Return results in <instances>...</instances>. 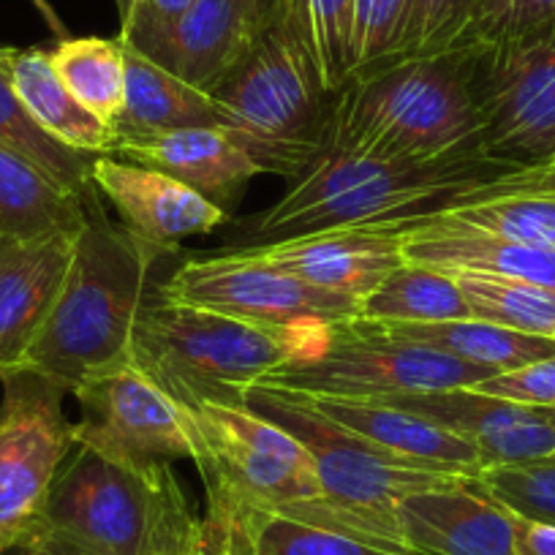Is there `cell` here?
<instances>
[{
	"label": "cell",
	"mask_w": 555,
	"mask_h": 555,
	"mask_svg": "<svg viewBox=\"0 0 555 555\" xmlns=\"http://www.w3.org/2000/svg\"><path fill=\"white\" fill-rule=\"evenodd\" d=\"M425 216L555 250V162L501 169Z\"/></svg>",
	"instance_id": "cell-22"
},
{
	"label": "cell",
	"mask_w": 555,
	"mask_h": 555,
	"mask_svg": "<svg viewBox=\"0 0 555 555\" xmlns=\"http://www.w3.org/2000/svg\"><path fill=\"white\" fill-rule=\"evenodd\" d=\"M398 528L411 555H517L512 512L474 477L405 495Z\"/></svg>",
	"instance_id": "cell-15"
},
{
	"label": "cell",
	"mask_w": 555,
	"mask_h": 555,
	"mask_svg": "<svg viewBox=\"0 0 555 555\" xmlns=\"http://www.w3.org/2000/svg\"><path fill=\"white\" fill-rule=\"evenodd\" d=\"M389 403L430 416L477 450L485 468L555 455V405L493 398L472 387L392 395Z\"/></svg>",
	"instance_id": "cell-14"
},
{
	"label": "cell",
	"mask_w": 555,
	"mask_h": 555,
	"mask_svg": "<svg viewBox=\"0 0 555 555\" xmlns=\"http://www.w3.org/2000/svg\"><path fill=\"white\" fill-rule=\"evenodd\" d=\"M472 389L493 395V398L520 400V403L555 405V354L531 362L526 367H517V371L495 373V376L474 384Z\"/></svg>",
	"instance_id": "cell-41"
},
{
	"label": "cell",
	"mask_w": 555,
	"mask_h": 555,
	"mask_svg": "<svg viewBox=\"0 0 555 555\" xmlns=\"http://www.w3.org/2000/svg\"><path fill=\"white\" fill-rule=\"evenodd\" d=\"M327 333V324L270 327L158 297L137 319L133 360L180 403H243L267 373L317 351Z\"/></svg>",
	"instance_id": "cell-5"
},
{
	"label": "cell",
	"mask_w": 555,
	"mask_h": 555,
	"mask_svg": "<svg viewBox=\"0 0 555 555\" xmlns=\"http://www.w3.org/2000/svg\"><path fill=\"white\" fill-rule=\"evenodd\" d=\"M72 395L82 405V423H74V441L133 463H196L189 411L137 360L88 378Z\"/></svg>",
	"instance_id": "cell-13"
},
{
	"label": "cell",
	"mask_w": 555,
	"mask_h": 555,
	"mask_svg": "<svg viewBox=\"0 0 555 555\" xmlns=\"http://www.w3.org/2000/svg\"><path fill=\"white\" fill-rule=\"evenodd\" d=\"M210 95L227 117V133L261 172L292 180L327 142L335 101L292 0Z\"/></svg>",
	"instance_id": "cell-4"
},
{
	"label": "cell",
	"mask_w": 555,
	"mask_h": 555,
	"mask_svg": "<svg viewBox=\"0 0 555 555\" xmlns=\"http://www.w3.org/2000/svg\"><path fill=\"white\" fill-rule=\"evenodd\" d=\"M354 324L389 335V338L441 351V354L455 357L466 365L485 367L490 373L517 371V367L555 354V338L517 333V330L495 327V324L477 322V319L436 324H365L354 319Z\"/></svg>",
	"instance_id": "cell-26"
},
{
	"label": "cell",
	"mask_w": 555,
	"mask_h": 555,
	"mask_svg": "<svg viewBox=\"0 0 555 555\" xmlns=\"http://www.w3.org/2000/svg\"><path fill=\"white\" fill-rule=\"evenodd\" d=\"M120 44L126 52V106L115 126L117 137L199 126L227 131V117L210 93L196 90L126 41Z\"/></svg>",
	"instance_id": "cell-24"
},
{
	"label": "cell",
	"mask_w": 555,
	"mask_h": 555,
	"mask_svg": "<svg viewBox=\"0 0 555 555\" xmlns=\"http://www.w3.org/2000/svg\"><path fill=\"white\" fill-rule=\"evenodd\" d=\"M115 156L162 169L223 210L256 175H264L223 128L199 126L117 137Z\"/></svg>",
	"instance_id": "cell-21"
},
{
	"label": "cell",
	"mask_w": 555,
	"mask_h": 555,
	"mask_svg": "<svg viewBox=\"0 0 555 555\" xmlns=\"http://www.w3.org/2000/svg\"><path fill=\"white\" fill-rule=\"evenodd\" d=\"M77 234L0 237V378L23 371L57 300Z\"/></svg>",
	"instance_id": "cell-17"
},
{
	"label": "cell",
	"mask_w": 555,
	"mask_h": 555,
	"mask_svg": "<svg viewBox=\"0 0 555 555\" xmlns=\"http://www.w3.org/2000/svg\"><path fill=\"white\" fill-rule=\"evenodd\" d=\"M463 292L472 319L517 330L528 335L555 338V292L515 281V278L452 272Z\"/></svg>",
	"instance_id": "cell-31"
},
{
	"label": "cell",
	"mask_w": 555,
	"mask_h": 555,
	"mask_svg": "<svg viewBox=\"0 0 555 555\" xmlns=\"http://www.w3.org/2000/svg\"><path fill=\"white\" fill-rule=\"evenodd\" d=\"M194 3L196 0H133L131 12L120 23L117 39L158 63L175 25Z\"/></svg>",
	"instance_id": "cell-40"
},
{
	"label": "cell",
	"mask_w": 555,
	"mask_h": 555,
	"mask_svg": "<svg viewBox=\"0 0 555 555\" xmlns=\"http://www.w3.org/2000/svg\"><path fill=\"white\" fill-rule=\"evenodd\" d=\"M472 7L474 0H409L403 28L389 61L457 50L472 17Z\"/></svg>",
	"instance_id": "cell-34"
},
{
	"label": "cell",
	"mask_w": 555,
	"mask_h": 555,
	"mask_svg": "<svg viewBox=\"0 0 555 555\" xmlns=\"http://www.w3.org/2000/svg\"><path fill=\"white\" fill-rule=\"evenodd\" d=\"M550 28L555 0H474L461 47H499Z\"/></svg>",
	"instance_id": "cell-36"
},
{
	"label": "cell",
	"mask_w": 555,
	"mask_h": 555,
	"mask_svg": "<svg viewBox=\"0 0 555 555\" xmlns=\"http://www.w3.org/2000/svg\"><path fill=\"white\" fill-rule=\"evenodd\" d=\"M477 479L512 515L555 526V455L485 468Z\"/></svg>",
	"instance_id": "cell-35"
},
{
	"label": "cell",
	"mask_w": 555,
	"mask_h": 555,
	"mask_svg": "<svg viewBox=\"0 0 555 555\" xmlns=\"http://www.w3.org/2000/svg\"><path fill=\"white\" fill-rule=\"evenodd\" d=\"M234 501H237L250 555H403L378 547V544L362 542V539L346 537V533H335L327 528L254 509V506H245L237 495H234Z\"/></svg>",
	"instance_id": "cell-32"
},
{
	"label": "cell",
	"mask_w": 555,
	"mask_h": 555,
	"mask_svg": "<svg viewBox=\"0 0 555 555\" xmlns=\"http://www.w3.org/2000/svg\"><path fill=\"white\" fill-rule=\"evenodd\" d=\"M306 25L313 57L327 93H338L351 77L354 0H292Z\"/></svg>",
	"instance_id": "cell-33"
},
{
	"label": "cell",
	"mask_w": 555,
	"mask_h": 555,
	"mask_svg": "<svg viewBox=\"0 0 555 555\" xmlns=\"http://www.w3.org/2000/svg\"><path fill=\"white\" fill-rule=\"evenodd\" d=\"M202 482H205L207 506L205 515L196 520L191 555H250L232 490L212 477H205Z\"/></svg>",
	"instance_id": "cell-38"
},
{
	"label": "cell",
	"mask_w": 555,
	"mask_h": 555,
	"mask_svg": "<svg viewBox=\"0 0 555 555\" xmlns=\"http://www.w3.org/2000/svg\"><path fill=\"white\" fill-rule=\"evenodd\" d=\"M400 256L447 272H479L555 292V250L434 216L398 221Z\"/></svg>",
	"instance_id": "cell-20"
},
{
	"label": "cell",
	"mask_w": 555,
	"mask_h": 555,
	"mask_svg": "<svg viewBox=\"0 0 555 555\" xmlns=\"http://www.w3.org/2000/svg\"><path fill=\"white\" fill-rule=\"evenodd\" d=\"M90 183L117 212L122 227L169 254L180 240L205 234L227 221V210L162 169L142 167L120 156H99Z\"/></svg>",
	"instance_id": "cell-16"
},
{
	"label": "cell",
	"mask_w": 555,
	"mask_h": 555,
	"mask_svg": "<svg viewBox=\"0 0 555 555\" xmlns=\"http://www.w3.org/2000/svg\"><path fill=\"white\" fill-rule=\"evenodd\" d=\"M250 248L313 289L351 297L357 302L371 295L395 267L403 264L398 221L333 229Z\"/></svg>",
	"instance_id": "cell-18"
},
{
	"label": "cell",
	"mask_w": 555,
	"mask_h": 555,
	"mask_svg": "<svg viewBox=\"0 0 555 555\" xmlns=\"http://www.w3.org/2000/svg\"><path fill=\"white\" fill-rule=\"evenodd\" d=\"M248 0H196L169 36L158 66L212 93L261 36Z\"/></svg>",
	"instance_id": "cell-23"
},
{
	"label": "cell",
	"mask_w": 555,
	"mask_h": 555,
	"mask_svg": "<svg viewBox=\"0 0 555 555\" xmlns=\"http://www.w3.org/2000/svg\"><path fill=\"white\" fill-rule=\"evenodd\" d=\"M501 164H444L420 167L371 156L327 139L289 191L254 227L259 245L333 229L371 227L434 212L461 191L501 172Z\"/></svg>",
	"instance_id": "cell-3"
},
{
	"label": "cell",
	"mask_w": 555,
	"mask_h": 555,
	"mask_svg": "<svg viewBox=\"0 0 555 555\" xmlns=\"http://www.w3.org/2000/svg\"><path fill=\"white\" fill-rule=\"evenodd\" d=\"M12 77L23 104L52 139L88 156H115L117 131L74 99L52 68L50 52L17 50Z\"/></svg>",
	"instance_id": "cell-27"
},
{
	"label": "cell",
	"mask_w": 555,
	"mask_h": 555,
	"mask_svg": "<svg viewBox=\"0 0 555 555\" xmlns=\"http://www.w3.org/2000/svg\"><path fill=\"white\" fill-rule=\"evenodd\" d=\"M0 555H41V553H34V550H9V553H0Z\"/></svg>",
	"instance_id": "cell-46"
},
{
	"label": "cell",
	"mask_w": 555,
	"mask_h": 555,
	"mask_svg": "<svg viewBox=\"0 0 555 555\" xmlns=\"http://www.w3.org/2000/svg\"><path fill=\"white\" fill-rule=\"evenodd\" d=\"M490 376L495 373L346 322L330 327L327 340L317 351L275 367L256 387L311 398L378 400L474 387Z\"/></svg>",
	"instance_id": "cell-9"
},
{
	"label": "cell",
	"mask_w": 555,
	"mask_h": 555,
	"mask_svg": "<svg viewBox=\"0 0 555 555\" xmlns=\"http://www.w3.org/2000/svg\"><path fill=\"white\" fill-rule=\"evenodd\" d=\"M300 398L335 425L351 430L367 444L411 466L474 479L485 472L477 450L466 439L420 411L389 403V400L311 398V395H300Z\"/></svg>",
	"instance_id": "cell-19"
},
{
	"label": "cell",
	"mask_w": 555,
	"mask_h": 555,
	"mask_svg": "<svg viewBox=\"0 0 555 555\" xmlns=\"http://www.w3.org/2000/svg\"><path fill=\"white\" fill-rule=\"evenodd\" d=\"M517 555H555V526L512 515Z\"/></svg>",
	"instance_id": "cell-42"
},
{
	"label": "cell",
	"mask_w": 555,
	"mask_h": 555,
	"mask_svg": "<svg viewBox=\"0 0 555 555\" xmlns=\"http://www.w3.org/2000/svg\"><path fill=\"white\" fill-rule=\"evenodd\" d=\"M196 520L199 517L191 509L189 499L183 493V485L178 482L172 466H169L167 477H164L158 512L153 517L145 547H142L139 555H191Z\"/></svg>",
	"instance_id": "cell-39"
},
{
	"label": "cell",
	"mask_w": 555,
	"mask_h": 555,
	"mask_svg": "<svg viewBox=\"0 0 555 555\" xmlns=\"http://www.w3.org/2000/svg\"><path fill=\"white\" fill-rule=\"evenodd\" d=\"M30 3H34L36 12H39L41 20H44V23H47V28H50L52 34L57 36V39H61V41H63V39H72V34H68V28H66V25H63V20L57 17L55 9L50 7V0H30Z\"/></svg>",
	"instance_id": "cell-44"
},
{
	"label": "cell",
	"mask_w": 555,
	"mask_h": 555,
	"mask_svg": "<svg viewBox=\"0 0 555 555\" xmlns=\"http://www.w3.org/2000/svg\"><path fill=\"white\" fill-rule=\"evenodd\" d=\"M115 7H117V14H120V23H122V20L128 17V12H131L133 0H115Z\"/></svg>",
	"instance_id": "cell-45"
},
{
	"label": "cell",
	"mask_w": 555,
	"mask_h": 555,
	"mask_svg": "<svg viewBox=\"0 0 555 555\" xmlns=\"http://www.w3.org/2000/svg\"><path fill=\"white\" fill-rule=\"evenodd\" d=\"M474 63L477 47H461L357 74L335 93L327 139L420 167L490 162Z\"/></svg>",
	"instance_id": "cell-1"
},
{
	"label": "cell",
	"mask_w": 555,
	"mask_h": 555,
	"mask_svg": "<svg viewBox=\"0 0 555 555\" xmlns=\"http://www.w3.org/2000/svg\"><path fill=\"white\" fill-rule=\"evenodd\" d=\"M245 403L270 416L272 423L295 434L308 447L317 463L324 501L344 531L392 553L411 555L400 539V501L416 490L434 488L457 477V474L428 472L387 455L319 414L300 395L254 387L245 395Z\"/></svg>",
	"instance_id": "cell-6"
},
{
	"label": "cell",
	"mask_w": 555,
	"mask_h": 555,
	"mask_svg": "<svg viewBox=\"0 0 555 555\" xmlns=\"http://www.w3.org/2000/svg\"><path fill=\"white\" fill-rule=\"evenodd\" d=\"M405 7L409 0H354L351 77L389 61L403 28Z\"/></svg>",
	"instance_id": "cell-37"
},
{
	"label": "cell",
	"mask_w": 555,
	"mask_h": 555,
	"mask_svg": "<svg viewBox=\"0 0 555 555\" xmlns=\"http://www.w3.org/2000/svg\"><path fill=\"white\" fill-rule=\"evenodd\" d=\"M14 52H17L14 47H0V142L25 153L30 162L39 164L47 175H52L68 191L88 196L90 191H95L90 183V169L99 156H88V153H77L61 145L34 120V115L14 88Z\"/></svg>",
	"instance_id": "cell-29"
},
{
	"label": "cell",
	"mask_w": 555,
	"mask_h": 555,
	"mask_svg": "<svg viewBox=\"0 0 555 555\" xmlns=\"http://www.w3.org/2000/svg\"><path fill=\"white\" fill-rule=\"evenodd\" d=\"M85 196L57 183L25 153L0 142V237L79 232Z\"/></svg>",
	"instance_id": "cell-25"
},
{
	"label": "cell",
	"mask_w": 555,
	"mask_h": 555,
	"mask_svg": "<svg viewBox=\"0 0 555 555\" xmlns=\"http://www.w3.org/2000/svg\"><path fill=\"white\" fill-rule=\"evenodd\" d=\"M172 463H133L77 441L23 547L41 555H139Z\"/></svg>",
	"instance_id": "cell-8"
},
{
	"label": "cell",
	"mask_w": 555,
	"mask_h": 555,
	"mask_svg": "<svg viewBox=\"0 0 555 555\" xmlns=\"http://www.w3.org/2000/svg\"><path fill=\"white\" fill-rule=\"evenodd\" d=\"M248 3L264 30L270 28L278 17H281V12H284V7H286V0H248Z\"/></svg>",
	"instance_id": "cell-43"
},
{
	"label": "cell",
	"mask_w": 555,
	"mask_h": 555,
	"mask_svg": "<svg viewBox=\"0 0 555 555\" xmlns=\"http://www.w3.org/2000/svg\"><path fill=\"white\" fill-rule=\"evenodd\" d=\"M183 409L194 425L202 479H221L245 506L346 533L324 501L311 452L295 434L245 400L196 398Z\"/></svg>",
	"instance_id": "cell-7"
},
{
	"label": "cell",
	"mask_w": 555,
	"mask_h": 555,
	"mask_svg": "<svg viewBox=\"0 0 555 555\" xmlns=\"http://www.w3.org/2000/svg\"><path fill=\"white\" fill-rule=\"evenodd\" d=\"M158 297L270 327H333L354 322L360 311V302L351 297L313 289L254 248L189 259L158 289Z\"/></svg>",
	"instance_id": "cell-11"
},
{
	"label": "cell",
	"mask_w": 555,
	"mask_h": 555,
	"mask_svg": "<svg viewBox=\"0 0 555 555\" xmlns=\"http://www.w3.org/2000/svg\"><path fill=\"white\" fill-rule=\"evenodd\" d=\"M85 210L88 218L55 306L23 362V371L50 378L66 392L133 360L147 275L164 256L131 229L109 221L99 205V191L85 196Z\"/></svg>",
	"instance_id": "cell-2"
},
{
	"label": "cell",
	"mask_w": 555,
	"mask_h": 555,
	"mask_svg": "<svg viewBox=\"0 0 555 555\" xmlns=\"http://www.w3.org/2000/svg\"><path fill=\"white\" fill-rule=\"evenodd\" d=\"M0 403V553L23 547L39 522L52 482L74 450V423L61 384L20 371Z\"/></svg>",
	"instance_id": "cell-10"
},
{
	"label": "cell",
	"mask_w": 555,
	"mask_h": 555,
	"mask_svg": "<svg viewBox=\"0 0 555 555\" xmlns=\"http://www.w3.org/2000/svg\"><path fill=\"white\" fill-rule=\"evenodd\" d=\"M472 319L455 275L439 267L403 261L360 300L357 322L436 324Z\"/></svg>",
	"instance_id": "cell-28"
},
{
	"label": "cell",
	"mask_w": 555,
	"mask_h": 555,
	"mask_svg": "<svg viewBox=\"0 0 555 555\" xmlns=\"http://www.w3.org/2000/svg\"><path fill=\"white\" fill-rule=\"evenodd\" d=\"M474 85L490 162L501 167L555 162V28L477 47Z\"/></svg>",
	"instance_id": "cell-12"
},
{
	"label": "cell",
	"mask_w": 555,
	"mask_h": 555,
	"mask_svg": "<svg viewBox=\"0 0 555 555\" xmlns=\"http://www.w3.org/2000/svg\"><path fill=\"white\" fill-rule=\"evenodd\" d=\"M50 61L74 99L115 128L126 106V52L120 39L72 36L57 41Z\"/></svg>",
	"instance_id": "cell-30"
}]
</instances>
